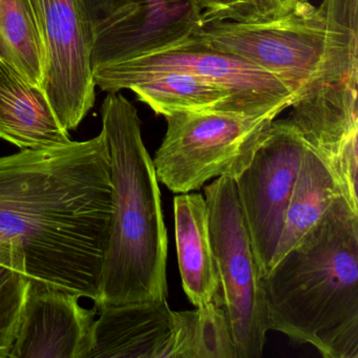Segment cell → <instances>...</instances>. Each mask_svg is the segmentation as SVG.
I'll return each instance as SVG.
<instances>
[{
    "mask_svg": "<svg viewBox=\"0 0 358 358\" xmlns=\"http://www.w3.org/2000/svg\"><path fill=\"white\" fill-rule=\"evenodd\" d=\"M112 213L103 131L0 157V259L31 282L98 303Z\"/></svg>",
    "mask_w": 358,
    "mask_h": 358,
    "instance_id": "cell-1",
    "label": "cell"
},
{
    "mask_svg": "<svg viewBox=\"0 0 358 358\" xmlns=\"http://www.w3.org/2000/svg\"><path fill=\"white\" fill-rule=\"evenodd\" d=\"M0 56L33 85L43 87L45 39L41 13L31 0H0Z\"/></svg>",
    "mask_w": 358,
    "mask_h": 358,
    "instance_id": "cell-18",
    "label": "cell"
},
{
    "mask_svg": "<svg viewBox=\"0 0 358 358\" xmlns=\"http://www.w3.org/2000/svg\"><path fill=\"white\" fill-rule=\"evenodd\" d=\"M47 68L43 87L60 124L74 131L93 108L89 28L79 0H38Z\"/></svg>",
    "mask_w": 358,
    "mask_h": 358,
    "instance_id": "cell-10",
    "label": "cell"
},
{
    "mask_svg": "<svg viewBox=\"0 0 358 358\" xmlns=\"http://www.w3.org/2000/svg\"><path fill=\"white\" fill-rule=\"evenodd\" d=\"M192 37L278 77L294 101L320 85L358 83V49L348 45L318 6L267 22H203Z\"/></svg>",
    "mask_w": 358,
    "mask_h": 358,
    "instance_id": "cell-4",
    "label": "cell"
},
{
    "mask_svg": "<svg viewBox=\"0 0 358 358\" xmlns=\"http://www.w3.org/2000/svg\"><path fill=\"white\" fill-rule=\"evenodd\" d=\"M96 87L106 93L129 90L139 101L163 117L173 113L215 108L236 110L224 90L196 75L181 71L113 79L98 83Z\"/></svg>",
    "mask_w": 358,
    "mask_h": 358,
    "instance_id": "cell-16",
    "label": "cell"
},
{
    "mask_svg": "<svg viewBox=\"0 0 358 358\" xmlns=\"http://www.w3.org/2000/svg\"><path fill=\"white\" fill-rule=\"evenodd\" d=\"M269 330L358 358V211L343 196L263 276Z\"/></svg>",
    "mask_w": 358,
    "mask_h": 358,
    "instance_id": "cell-2",
    "label": "cell"
},
{
    "mask_svg": "<svg viewBox=\"0 0 358 358\" xmlns=\"http://www.w3.org/2000/svg\"><path fill=\"white\" fill-rule=\"evenodd\" d=\"M0 139L22 150L70 143L45 90L0 56Z\"/></svg>",
    "mask_w": 358,
    "mask_h": 358,
    "instance_id": "cell-14",
    "label": "cell"
},
{
    "mask_svg": "<svg viewBox=\"0 0 358 358\" xmlns=\"http://www.w3.org/2000/svg\"><path fill=\"white\" fill-rule=\"evenodd\" d=\"M92 66L159 53L187 41L203 24L198 0H79Z\"/></svg>",
    "mask_w": 358,
    "mask_h": 358,
    "instance_id": "cell-7",
    "label": "cell"
},
{
    "mask_svg": "<svg viewBox=\"0 0 358 358\" xmlns=\"http://www.w3.org/2000/svg\"><path fill=\"white\" fill-rule=\"evenodd\" d=\"M355 83H326L295 100L287 118L358 211V108Z\"/></svg>",
    "mask_w": 358,
    "mask_h": 358,
    "instance_id": "cell-11",
    "label": "cell"
},
{
    "mask_svg": "<svg viewBox=\"0 0 358 358\" xmlns=\"http://www.w3.org/2000/svg\"><path fill=\"white\" fill-rule=\"evenodd\" d=\"M31 3H33V6H34L35 9L37 10V11L41 13V11H39V5H38V0H31Z\"/></svg>",
    "mask_w": 358,
    "mask_h": 358,
    "instance_id": "cell-22",
    "label": "cell"
},
{
    "mask_svg": "<svg viewBox=\"0 0 358 358\" xmlns=\"http://www.w3.org/2000/svg\"><path fill=\"white\" fill-rule=\"evenodd\" d=\"M203 13V22L229 20L234 0H198Z\"/></svg>",
    "mask_w": 358,
    "mask_h": 358,
    "instance_id": "cell-21",
    "label": "cell"
},
{
    "mask_svg": "<svg viewBox=\"0 0 358 358\" xmlns=\"http://www.w3.org/2000/svg\"><path fill=\"white\" fill-rule=\"evenodd\" d=\"M85 358H180L183 313L167 299L98 309Z\"/></svg>",
    "mask_w": 358,
    "mask_h": 358,
    "instance_id": "cell-13",
    "label": "cell"
},
{
    "mask_svg": "<svg viewBox=\"0 0 358 358\" xmlns=\"http://www.w3.org/2000/svg\"><path fill=\"white\" fill-rule=\"evenodd\" d=\"M209 230L238 358L263 355L268 327L263 272L243 213L236 180L217 178L205 186Z\"/></svg>",
    "mask_w": 358,
    "mask_h": 358,
    "instance_id": "cell-6",
    "label": "cell"
},
{
    "mask_svg": "<svg viewBox=\"0 0 358 358\" xmlns=\"http://www.w3.org/2000/svg\"><path fill=\"white\" fill-rule=\"evenodd\" d=\"M306 148L290 120L275 118L234 179L263 275L273 264Z\"/></svg>",
    "mask_w": 358,
    "mask_h": 358,
    "instance_id": "cell-9",
    "label": "cell"
},
{
    "mask_svg": "<svg viewBox=\"0 0 358 358\" xmlns=\"http://www.w3.org/2000/svg\"><path fill=\"white\" fill-rule=\"evenodd\" d=\"M30 280L0 259V358H10L17 336Z\"/></svg>",
    "mask_w": 358,
    "mask_h": 358,
    "instance_id": "cell-20",
    "label": "cell"
},
{
    "mask_svg": "<svg viewBox=\"0 0 358 358\" xmlns=\"http://www.w3.org/2000/svg\"><path fill=\"white\" fill-rule=\"evenodd\" d=\"M339 196H343L336 179L307 146L272 266L308 234Z\"/></svg>",
    "mask_w": 358,
    "mask_h": 358,
    "instance_id": "cell-17",
    "label": "cell"
},
{
    "mask_svg": "<svg viewBox=\"0 0 358 358\" xmlns=\"http://www.w3.org/2000/svg\"><path fill=\"white\" fill-rule=\"evenodd\" d=\"M182 312L183 339L180 358H238L220 293L211 303Z\"/></svg>",
    "mask_w": 358,
    "mask_h": 358,
    "instance_id": "cell-19",
    "label": "cell"
},
{
    "mask_svg": "<svg viewBox=\"0 0 358 358\" xmlns=\"http://www.w3.org/2000/svg\"><path fill=\"white\" fill-rule=\"evenodd\" d=\"M173 210L182 284L192 305L201 307L211 303L220 291L206 201L196 192L180 194Z\"/></svg>",
    "mask_w": 358,
    "mask_h": 358,
    "instance_id": "cell-15",
    "label": "cell"
},
{
    "mask_svg": "<svg viewBox=\"0 0 358 358\" xmlns=\"http://www.w3.org/2000/svg\"><path fill=\"white\" fill-rule=\"evenodd\" d=\"M113 185V213L96 309L167 299V232L154 162L137 108L108 93L101 106Z\"/></svg>",
    "mask_w": 358,
    "mask_h": 358,
    "instance_id": "cell-3",
    "label": "cell"
},
{
    "mask_svg": "<svg viewBox=\"0 0 358 358\" xmlns=\"http://www.w3.org/2000/svg\"><path fill=\"white\" fill-rule=\"evenodd\" d=\"M80 297L30 280L11 358H85L98 310Z\"/></svg>",
    "mask_w": 358,
    "mask_h": 358,
    "instance_id": "cell-12",
    "label": "cell"
},
{
    "mask_svg": "<svg viewBox=\"0 0 358 358\" xmlns=\"http://www.w3.org/2000/svg\"><path fill=\"white\" fill-rule=\"evenodd\" d=\"M278 115L215 108L164 116L166 133L152 159L158 181L185 194L211 179H236Z\"/></svg>",
    "mask_w": 358,
    "mask_h": 358,
    "instance_id": "cell-5",
    "label": "cell"
},
{
    "mask_svg": "<svg viewBox=\"0 0 358 358\" xmlns=\"http://www.w3.org/2000/svg\"><path fill=\"white\" fill-rule=\"evenodd\" d=\"M171 71L192 73L217 85L229 95L232 106L240 112L280 114L294 101L292 92L278 77L192 37L166 51L96 66L93 76L97 85L113 79Z\"/></svg>",
    "mask_w": 358,
    "mask_h": 358,
    "instance_id": "cell-8",
    "label": "cell"
}]
</instances>
